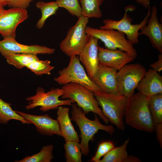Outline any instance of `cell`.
Wrapping results in <instances>:
<instances>
[{
    "mask_svg": "<svg viewBox=\"0 0 162 162\" xmlns=\"http://www.w3.org/2000/svg\"><path fill=\"white\" fill-rule=\"evenodd\" d=\"M147 14L143 20L139 24H133L132 19L127 14L128 10H126L122 19L119 20L105 19L103 21L104 25L99 27L103 29H112L124 33L127 40L132 44H137L139 31L147 23L151 14V7L148 6Z\"/></svg>",
    "mask_w": 162,
    "mask_h": 162,
    "instance_id": "10",
    "label": "cell"
},
{
    "mask_svg": "<svg viewBox=\"0 0 162 162\" xmlns=\"http://www.w3.org/2000/svg\"><path fill=\"white\" fill-rule=\"evenodd\" d=\"M63 94V91L62 88H52L46 92L43 88L39 87L37 89L35 95L26 98V100L30 102L26 108L29 110L40 106L41 110L46 112L57 109L61 106H71L73 103H75L70 99L59 100V98Z\"/></svg>",
    "mask_w": 162,
    "mask_h": 162,
    "instance_id": "9",
    "label": "cell"
},
{
    "mask_svg": "<svg viewBox=\"0 0 162 162\" xmlns=\"http://www.w3.org/2000/svg\"><path fill=\"white\" fill-rule=\"evenodd\" d=\"M151 68L158 73L160 72L162 70V53H160L158 55V60L151 64Z\"/></svg>",
    "mask_w": 162,
    "mask_h": 162,
    "instance_id": "32",
    "label": "cell"
},
{
    "mask_svg": "<svg viewBox=\"0 0 162 162\" xmlns=\"http://www.w3.org/2000/svg\"><path fill=\"white\" fill-rule=\"evenodd\" d=\"M34 0H7V5L10 8L26 9Z\"/></svg>",
    "mask_w": 162,
    "mask_h": 162,
    "instance_id": "31",
    "label": "cell"
},
{
    "mask_svg": "<svg viewBox=\"0 0 162 162\" xmlns=\"http://www.w3.org/2000/svg\"><path fill=\"white\" fill-rule=\"evenodd\" d=\"M99 64L118 70L135 59L128 53L119 49L110 50L98 46Z\"/></svg>",
    "mask_w": 162,
    "mask_h": 162,
    "instance_id": "13",
    "label": "cell"
},
{
    "mask_svg": "<svg viewBox=\"0 0 162 162\" xmlns=\"http://www.w3.org/2000/svg\"><path fill=\"white\" fill-rule=\"evenodd\" d=\"M5 10V9L4 8V7L1 5H0V14L3 12Z\"/></svg>",
    "mask_w": 162,
    "mask_h": 162,
    "instance_id": "37",
    "label": "cell"
},
{
    "mask_svg": "<svg viewBox=\"0 0 162 162\" xmlns=\"http://www.w3.org/2000/svg\"><path fill=\"white\" fill-rule=\"evenodd\" d=\"M71 120L76 122L79 127L81 133V141L80 143L82 154L85 156L88 155L89 152V142L92 141L94 136L99 130L105 131L112 135L115 132V128L112 125H104L100 121L97 114L94 119L92 120L88 119L85 113L77 104L73 103L72 105Z\"/></svg>",
    "mask_w": 162,
    "mask_h": 162,
    "instance_id": "2",
    "label": "cell"
},
{
    "mask_svg": "<svg viewBox=\"0 0 162 162\" xmlns=\"http://www.w3.org/2000/svg\"><path fill=\"white\" fill-rule=\"evenodd\" d=\"M149 110L154 125L162 123V94L148 97Z\"/></svg>",
    "mask_w": 162,
    "mask_h": 162,
    "instance_id": "25",
    "label": "cell"
},
{
    "mask_svg": "<svg viewBox=\"0 0 162 162\" xmlns=\"http://www.w3.org/2000/svg\"><path fill=\"white\" fill-rule=\"evenodd\" d=\"M26 9L11 8L0 14V34L3 38H16L18 25L28 17Z\"/></svg>",
    "mask_w": 162,
    "mask_h": 162,
    "instance_id": "11",
    "label": "cell"
},
{
    "mask_svg": "<svg viewBox=\"0 0 162 162\" xmlns=\"http://www.w3.org/2000/svg\"><path fill=\"white\" fill-rule=\"evenodd\" d=\"M2 56L9 64L18 69H21L32 62L39 59L37 55L30 53H10Z\"/></svg>",
    "mask_w": 162,
    "mask_h": 162,
    "instance_id": "20",
    "label": "cell"
},
{
    "mask_svg": "<svg viewBox=\"0 0 162 162\" xmlns=\"http://www.w3.org/2000/svg\"><path fill=\"white\" fill-rule=\"evenodd\" d=\"M129 140L130 138H128L121 146L111 150L98 162H125L128 156L126 149Z\"/></svg>",
    "mask_w": 162,
    "mask_h": 162,
    "instance_id": "23",
    "label": "cell"
},
{
    "mask_svg": "<svg viewBox=\"0 0 162 162\" xmlns=\"http://www.w3.org/2000/svg\"><path fill=\"white\" fill-rule=\"evenodd\" d=\"M7 5V0H0V5L4 7Z\"/></svg>",
    "mask_w": 162,
    "mask_h": 162,
    "instance_id": "36",
    "label": "cell"
},
{
    "mask_svg": "<svg viewBox=\"0 0 162 162\" xmlns=\"http://www.w3.org/2000/svg\"><path fill=\"white\" fill-rule=\"evenodd\" d=\"M148 97L140 92L128 98L124 114L125 123L136 130L152 133L154 124L149 110Z\"/></svg>",
    "mask_w": 162,
    "mask_h": 162,
    "instance_id": "1",
    "label": "cell"
},
{
    "mask_svg": "<svg viewBox=\"0 0 162 162\" xmlns=\"http://www.w3.org/2000/svg\"><path fill=\"white\" fill-rule=\"evenodd\" d=\"M116 69L99 64L97 72L91 79L104 92H118Z\"/></svg>",
    "mask_w": 162,
    "mask_h": 162,
    "instance_id": "17",
    "label": "cell"
},
{
    "mask_svg": "<svg viewBox=\"0 0 162 162\" xmlns=\"http://www.w3.org/2000/svg\"><path fill=\"white\" fill-rule=\"evenodd\" d=\"M157 8L153 6L146 24L140 29L139 35H144L149 39L152 46L162 53V24L157 16Z\"/></svg>",
    "mask_w": 162,
    "mask_h": 162,
    "instance_id": "15",
    "label": "cell"
},
{
    "mask_svg": "<svg viewBox=\"0 0 162 162\" xmlns=\"http://www.w3.org/2000/svg\"><path fill=\"white\" fill-rule=\"evenodd\" d=\"M104 0H80L82 16L88 19L99 18L102 16L100 7Z\"/></svg>",
    "mask_w": 162,
    "mask_h": 162,
    "instance_id": "21",
    "label": "cell"
},
{
    "mask_svg": "<svg viewBox=\"0 0 162 162\" xmlns=\"http://www.w3.org/2000/svg\"><path fill=\"white\" fill-rule=\"evenodd\" d=\"M51 62L48 60L34 61L26 66L37 75H50L54 67L50 65Z\"/></svg>",
    "mask_w": 162,
    "mask_h": 162,
    "instance_id": "28",
    "label": "cell"
},
{
    "mask_svg": "<svg viewBox=\"0 0 162 162\" xmlns=\"http://www.w3.org/2000/svg\"><path fill=\"white\" fill-rule=\"evenodd\" d=\"M58 74L54 80L60 85L75 83L84 86L93 93L101 91L88 76L77 56L70 57L68 65L59 70Z\"/></svg>",
    "mask_w": 162,
    "mask_h": 162,
    "instance_id": "5",
    "label": "cell"
},
{
    "mask_svg": "<svg viewBox=\"0 0 162 162\" xmlns=\"http://www.w3.org/2000/svg\"><path fill=\"white\" fill-rule=\"evenodd\" d=\"M52 144L43 146L38 153L31 156H27L20 160L15 162H50L53 158Z\"/></svg>",
    "mask_w": 162,
    "mask_h": 162,
    "instance_id": "26",
    "label": "cell"
},
{
    "mask_svg": "<svg viewBox=\"0 0 162 162\" xmlns=\"http://www.w3.org/2000/svg\"><path fill=\"white\" fill-rule=\"evenodd\" d=\"M139 4L147 9L150 5V0H134Z\"/></svg>",
    "mask_w": 162,
    "mask_h": 162,
    "instance_id": "34",
    "label": "cell"
},
{
    "mask_svg": "<svg viewBox=\"0 0 162 162\" xmlns=\"http://www.w3.org/2000/svg\"><path fill=\"white\" fill-rule=\"evenodd\" d=\"M62 89V99H70L81 108L85 113L92 112L98 115L106 124L108 119L104 115L99 107L98 102L93 93L84 86L79 84L70 82L63 85Z\"/></svg>",
    "mask_w": 162,
    "mask_h": 162,
    "instance_id": "4",
    "label": "cell"
},
{
    "mask_svg": "<svg viewBox=\"0 0 162 162\" xmlns=\"http://www.w3.org/2000/svg\"><path fill=\"white\" fill-rule=\"evenodd\" d=\"M31 124L34 125L36 130L40 134L52 136L56 134L62 136L60 125L57 120L52 118L47 114L34 115L15 110Z\"/></svg>",
    "mask_w": 162,
    "mask_h": 162,
    "instance_id": "14",
    "label": "cell"
},
{
    "mask_svg": "<svg viewBox=\"0 0 162 162\" xmlns=\"http://www.w3.org/2000/svg\"><path fill=\"white\" fill-rule=\"evenodd\" d=\"M67 162H81L82 153L80 143L73 141L66 142L64 145Z\"/></svg>",
    "mask_w": 162,
    "mask_h": 162,
    "instance_id": "27",
    "label": "cell"
},
{
    "mask_svg": "<svg viewBox=\"0 0 162 162\" xmlns=\"http://www.w3.org/2000/svg\"><path fill=\"white\" fill-rule=\"evenodd\" d=\"M85 32L89 36L94 37L104 43L106 48L110 50H120L130 55L135 59L137 54L133 44L120 31L112 29H103L86 26Z\"/></svg>",
    "mask_w": 162,
    "mask_h": 162,
    "instance_id": "7",
    "label": "cell"
},
{
    "mask_svg": "<svg viewBox=\"0 0 162 162\" xmlns=\"http://www.w3.org/2000/svg\"><path fill=\"white\" fill-rule=\"evenodd\" d=\"M141 162V160L134 156H128L126 158L125 162Z\"/></svg>",
    "mask_w": 162,
    "mask_h": 162,
    "instance_id": "35",
    "label": "cell"
},
{
    "mask_svg": "<svg viewBox=\"0 0 162 162\" xmlns=\"http://www.w3.org/2000/svg\"><path fill=\"white\" fill-rule=\"evenodd\" d=\"M145 68L139 63L127 64L117 73L118 92L128 98L135 93L139 82L146 72Z\"/></svg>",
    "mask_w": 162,
    "mask_h": 162,
    "instance_id": "8",
    "label": "cell"
},
{
    "mask_svg": "<svg viewBox=\"0 0 162 162\" xmlns=\"http://www.w3.org/2000/svg\"><path fill=\"white\" fill-rule=\"evenodd\" d=\"M136 88L148 97L162 94V77L158 73L150 68L146 71Z\"/></svg>",
    "mask_w": 162,
    "mask_h": 162,
    "instance_id": "18",
    "label": "cell"
},
{
    "mask_svg": "<svg viewBox=\"0 0 162 162\" xmlns=\"http://www.w3.org/2000/svg\"><path fill=\"white\" fill-rule=\"evenodd\" d=\"M104 115L109 122L124 131V119L128 98L118 92L107 93L100 91L93 93Z\"/></svg>",
    "mask_w": 162,
    "mask_h": 162,
    "instance_id": "3",
    "label": "cell"
},
{
    "mask_svg": "<svg viewBox=\"0 0 162 162\" xmlns=\"http://www.w3.org/2000/svg\"><path fill=\"white\" fill-rule=\"evenodd\" d=\"M157 139L160 147H162V123L154 124Z\"/></svg>",
    "mask_w": 162,
    "mask_h": 162,
    "instance_id": "33",
    "label": "cell"
},
{
    "mask_svg": "<svg viewBox=\"0 0 162 162\" xmlns=\"http://www.w3.org/2000/svg\"><path fill=\"white\" fill-rule=\"evenodd\" d=\"M55 50L49 47L38 45H28L19 43L15 38H4L0 41V53L3 54L10 53H30L51 55L54 53Z\"/></svg>",
    "mask_w": 162,
    "mask_h": 162,
    "instance_id": "12",
    "label": "cell"
},
{
    "mask_svg": "<svg viewBox=\"0 0 162 162\" xmlns=\"http://www.w3.org/2000/svg\"><path fill=\"white\" fill-rule=\"evenodd\" d=\"M88 19L83 16L78 18L75 24L68 30L65 38L61 42V50L70 57L79 56L88 41L90 36L85 32Z\"/></svg>",
    "mask_w": 162,
    "mask_h": 162,
    "instance_id": "6",
    "label": "cell"
},
{
    "mask_svg": "<svg viewBox=\"0 0 162 162\" xmlns=\"http://www.w3.org/2000/svg\"><path fill=\"white\" fill-rule=\"evenodd\" d=\"M114 148V144L111 141H105L101 143L98 146L95 155L90 161L98 162L102 157Z\"/></svg>",
    "mask_w": 162,
    "mask_h": 162,
    "instance_id": "30",
    "label": "cell"
},
{
    "mask_svg": "<svg viewBox=\"0 0 162 162\" xmlns=\"http://www.w3.org/2000/svg\"><path fill=\"white\" fill-rule=\"evenodd\" d=\"M59 8L66 9L72 15L79 18L82 16V10L78 0H56Z\"/></svg>",
    "mask_w": 162,
    "mask_h": 162,
    "instance_id": "29",
    "label": "cell"
},
{
    "mask_svg": "<svg viewBox=\"0 0 162 162\" xmlns=\"http://www.w3.org/2000/svg\"><path fill=\"white\" fill-rule=\"evenodd\" d=\"M13 119L21 121L23 124H31L28 121L12 110L11 104L5 102L0 98V123L6 124Z\"/></svg>",
    "mask_w": 162,
    "mask_h": 162,
    "instance_id": "22",
    "label": "cell"
},
{
    "mask_svg": "<svg viewBox=\"0 0 162 162\" xmlns=\"http://www.w3.org/2000/svg\"><path fill=\"white\" fill-rule=\"evenodd\" d=\"M57 120L59 124L62 136L65 141L80 142L77 132L75 130L69 116L68 107L61 106L57 108Z\"/></svg>",
    "mask_w": 162,
    "mask_h": 162,
    "instance_id": "19",
    "label": "cell"
},
{
    "mask_svg": "<svg viewBox=\"0 0 162 162\" xmlns=\"http://www.w3.org/2000/svg\"><path fill=\"white\" fill-rule=\"evenodd\" d=\"M99 39L90 36L89 40L79 55V59L91 79L95 75L99 64L98 57Z\"/></svg>",
    "mask_w": 162,
    "mask_h": 162,
    "instance_id": "16",
    "label": "cell"
},
{
    "mask_svg": "<svg viewBox=\"0 0 162 162\" xmlns=\"http://www.w3.org/2000/svg\"><path fill=\"white\" fill-rule=\"evenodd\" d=\"M36 6L40 10L41 12V17L36 25V27L40 29L44 27L46 20L56 14L59 7L56 1L45 2L39 1L36 2Z\"/></svg>",
    "mask_w": 162,
    "mask_h": 162,
    "instance_id": "24",
    "label": "cell"
}]
</instances>
